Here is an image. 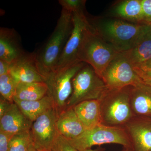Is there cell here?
Here are the masks:
<instances>
[{
  "mask_svg": "<svg viewBox=\"0 0 151 151\" xmlns=\"http://www.w3.org/2000/svg\"><path fill=\"white\" fill-rule=\"evenodd\" d=\"M11 65L2 60H0V76L9 73Z\"/></svg>",
  "mask_w": 151,
  "mask_h": 151,
  "instance_id": "30",
  "label": "cell"
},
{
  "mask_svg": "<svg viewBox=\"0 0 151 151\" xmlns=\"http://www.w3.org/2000/svg\"><path fill=\"white\" fill-rule=\"evenodd\" d=\"M137 45L124 52L134 67H140L151 59V26Z\"/></svg>",
  "mask_w": 151,
  "mask_h": 151,
  "instance_id": "19",
  "label": "cell"
},
{
  "mask_svg": "<svg viewBox=\"0 0 151 151\" xmlns=\"http://www.w3.org/2000/svg\"><path fill=\"white\" fill-rule=\"evenodd\" d=\"M108 89H120L143 83L124 52H120L102 74Z\"/></svg>",
  "mask_w": 151,
  "mask_h": 151,
  "instance_id": "8",
  "label": "cell"
},
{
  "mask_svg": "<svg viewBox=\"0 0 151 151\" xmlns=\"http://www.w3.org/2000/svg\"><path fill=\"white\" fill-rule=\"evenodd\" d=\"M20 110L32 122L44 113L54 108L51 97L47 95L40 100L34 101H22L14 99Z\"/></svg>",
  "mask_w": 151,
  "mask_h": 151,
  "instance_id": "20",
  "label": "cell"
},
{
  "mask_svg": "<svg viewBox=\"0 0 151 151\" xmlns=\"http://www.w3.org/2000/svg\"><path fill=\"white\" fill-rule=\"evenodd\" d=\"M48 87L45 82L20 83L17 84L14 99L22 101L40 100L47 94Z\"/></svg>",
  "mask_w": 151,
  "mask_h": 151,
  "instance_id": "21",
  "label": "cell"
},
{
  "mask_svg": "<svg viewBox=\"0 0 151 151\" xmlns=\"http://www.w3.org/2000/svg\"><path fill=\"white\" fill-rule=\"evenodd\" d=\"M104 16L144 24L142 0L117 1L111 6Z\"/></svg>",
  "mask_w": 151,
  "mask_h": 151,
  "instance_id": "14",
  "label": "cell"
},
{
  "mask_svg": "<svg viewBox=\"0 0 151 151\" xmlns=\"http://www.w3.org/2000/svg\"><path fill=\"white\" fill-rule=\"evenodd\" d=\"M149 25H151V24H150Z\"/></svg>",
  "mask_w": 151,
  "mask_h": 151,
  "instance_id": "34",
  "label": "cell"
},
{
  "mask_svg": "<svg viewBox=\"0 0 151 151\" xmlns=\"http://www.w3.org/2000/svg\"><path fill=\"white\" fill-rule=\"evenodd\" d=\"M86 63L78 62L55 70L45 79L47 95L53 101L58 116L66 108L73 91L72 79Z\"/></svg>",
  "mask_w": 151,
  "mask_h": 151,
  "instance_id": "6",
  "label": "cell"
},
{
  "mask_svg": "<svg viewBox=\"0 0 151 151\" xmlns=\"http://www.w3.org/2000/svg\"><path fill=\"white\" fill-rule=\"evenodd\" d=\"M56 126L58 134L68 140L77 137L85 131L73 107L66 108L60 113Z\"/></svg>",
  "mask_w": 151,
  "mask_h": 151,
  "instance_id": "17",
  "label": "cell"
},
{
  "mask_svg": "<svg viewBox=\"0 0 151 151\" xmlns=\"http://www.w3.org/2000/svg\"><path fill=\"white\" fill-rule=\"evenodd\" d=\"M28 151H37V150L35 148L34 146L33 145H32L30 147L29 150Z\"/></svg>",
  "mask_w": 151,
  "mask_h": 151,
  "instance_id": "33",
  "label": "cell"
},
{
  "mask_svg": "<svg viewBox=\"0 0 151 151\" xmlns=\"http://www.w3.org/2000/svg\"><path fill=\"white\" fill-rule=\"evenodd\" d=\"M68 141L78 151L107 144H119L124 147L131 148L129 138L124 128L108 127L102 124L85 130L80 136Z\"/></svg>",
  "mask_w": 151,
  "mask_h": 151,
  "instance_id": "7",
  "label": "cell"
},
{
  "mask_svg": "<svg viewBox=\"0 0 151 151\" xmlns=\"http://www.w3.org/2000/svg\"><path fill=\"white\" fill-rule=\"evenodd\" d=\"M83 151H95L92 150V149H88V150H85ZM121 151H132L131 148L130 147H124L123 148Z\"/></svg>",
  "mask_w": 151,
  "mask_h": 151,
  "instance_id": "32",
  "label": "cell"
},
{
  "mask_svg": "<svg viewBox=\"0 0 151 151\" xmlns=\"http://www.w3.org/2000/svg\"><path fill=\"white\" fill-rule=\"evenodd\" d=\"M130 94L134 117L151 120V86L142 83L131 86Z\"/></svg>",
  "mask_w": 151,
  "mask_h": 151,
  "instance_id": "15",
  "label": "cell"
},
{
  "mask_svg": "<svg viewBox=\"0 0 151 151\" xmlns=\"http://www.w3.org/2000/svg\"><path fill=\"white\" fill-rule=\"evenodd\" d=\"M143 24H151V0H142Z\"/></svg>",
  "mask_w": 151,
  "mask_h": 151,
  "instance_id": "27",
  "label": "cell"
},
{
  "mask_svg": "<svg viewBox=\"0 0 151 151\" xmlns=\"http://www.w3.org/2000/svg\"><path fill=\"white\" fill-rule=\"evenodd\" d=\"M17 85V83L9 73L0 76L1 97L11 103H14V96Z\"/></svg>",
  "mask_w": 151,
  "mask_h": 151,
  "instance_id": "23",
  "label": "cell"
},
{
  "mask_svg": "<svg viewBox=\"0 0 151 151\" xmlns=\"http://www.w3.org/2000/svg\"><path fill=\"white\" fill-rule=\"evenodd\" d=\"M32 123L14 103L8 111L0 118V130L16 134L30 130Z\"/></svg>",
  "mask_w": 151,
  "mask_h": 151,
  "instance_id": "16",
  "label": "cell"
},
{
  "mask_svg": "<svg viewBox=\"0 0 151 151\" xmlns=\"http://www.w3.org/2000/svg\"><path fill=\"white\" fill-rule=\"evenodd\" d=\"M86 18L93 31L119 52L128 51L136 46L150 27L149 24L134 23L105 16L87 14Z\"/></svg>",
  "mask_w": 151,
  "mask_h": 151,
  "instance_id": "1",
  "label": "cell"
},
{
  "mask_svg": "<svg viewBox=\"0 0 151 151\" xmlns=\"http://www.w3.org/2000/svg\"><path fill=\"white\" fill-rule=\"evenodd\" d=\"M9 73L17 84L45 82L38 70L35 52L27 53L21 59L12 64Z\"/></svg>",
  "mask_w": 151,
  "mask_h": 151,
  "instance_id": "13",
  "label": "cell"
},
{
  "mask_svg": "<svg viewBox=\"0 0 151 151\" xmlns=\"http://www.w3.org/2000/svg\"><path fill=\"white\" fill-rule=\"evenodd\" d=\"M73 108L85 130L102 124L100 100L83 101Z\"/></svg>",
  "mask_w": 151,
  "mask_h": 151,
  "instance_id": "18",
  "label": "cell"
},
{
  "mask_svg": "<svg viewBox=\"0 0 151 151\" xmlns=\"http://www.w3.org/2000/svg\"><path fill=\"white\" fill-rule=\"evenodd\" d=\"M119 52L94 31L89 25L78 52V60L92 66L102 78L104 70Z\"/></svg>",
  "mask_w": 151,
  "mask_h": 151,
  "instance_id": "4",
  "label": "cell"
},
{
  "mask_svg": "<svg viewBox=\"0 0 151 151\" xmlns=\"http://www.w3.org/2000/svg\"><path fill=\"white\" fill-rule=\"evenodd\" d=\"M73 28L72 14L62 9L56 27L46 42L35 52L36 63L45 79L54 72Z\"/></svg>",
  "mask_w": 151,
  "mask_h": 151,
  "instance_id": "2",
  "label": "cell"
},
{
  "mask_svg": "<svg viewBox=\"0 0 151 151\" xmlns=\"http://www.w3.org/2000/svg\"><path fill=\"white\" fill-rule=\"evenodd\" d=\"M72 88L66 108L74 107L84 101L100 100L108 89L103 78L86 63L73 77Z\"/></svg>",
  "mask_w": 151,
  "mask_h": 151,
  "instance_id": "5",
  "label": "cell"
},
{
  "mask_svg": "<svg viewBox=\"0 0 151 151\" xmlns=\"http://www.w3.org/2000/svg\"><path fill=\"white\" fill-rule=\"evenodd\" d=\"M51 151H78L71 145L67 139L58 134Z\"/></svg>",
  "mask_w": 151,
  "mask_h": 151,
  "instance_id": "25",
  "label": "cell"
},
{
  "mask_svg": "<svg viewBox=\"0 0 151 151\" xmlns=\"http://www.w3.org/2000/svg\"><path fill=\"white\" fill-rule=\"evenodd\" d=\"M132 151H151V120L134 117L124 127Z\"/></svg>",
  "mask_w": 151,
  "mask_h": 151,
  "instance_id": "11",
  "label": "cell"
},
{
  "mask_svg": "<svg viewBox=\"0 0 151 151\" xmlns=\"http://www.w3.org/2000/svg\"><path fill=\"white\" fill-rule=\"evenodd\" d=\"M135 71L144 84L151 86V68L134 67Z\"/></svg>",
  "mask_w": 151,
  "mask_h": 151,
  "instance_id": "26",
  "label": "cell"
},
{
  "mask_svg": "<svg viewBox=\"0 0 151 151\" xmlns=\"http://www.w3.org/2000/svg\"><path fill=\"white\" fill-rule=\"evenodd\" d=\"M33 144L30 130L14 135L8 151H28Z\"/></svg>",
  "mask_w": 151,
  "mask_h": 151,
  "instance_id": "22",
  "label": "cell"
},
{
  "mask_svg": "<svg viewBox=\"0 0 151 151\" xmlns=\"http://www.w3.org/2000/svg\"><path fill=\"white\" fill-rule=\"evenodd\" d=\"M58 3L62 9L71 13L78 14L86 15V3L85 0H59Z\"/></svg>",
  "mask_w": 151,
  "mask_h": 151,
  "instance_id": "24",
  "label": "cell"
},
{
  "mask_svg": "<svg viewBox=\"0 0 151 151\" xmlns=\"http://www.w3.org/2000/svg\"><path fill=\"white\" fill-rule=\"evenodd\" d=\"M142 68H151V59L149 60L148 61L146 62L145 63H144L140 67Z\"/></svg>",
  "mask_w": 151,
  "mask_h": 151,
  "instance_id": "31",
  "label": "cell"
},
{
  "mask_svg": "<svg viewBox=\"0 0 151 151\" xmlns=\"http://www.w3.org/2000/svg\"><path fill=\"white\" fill-rule=\"evenodd\" d=\"M17 33L14 29H0V60L13 64L26 55Z\"/></svg>",
  "mask_w": 151,
  "mask_h": 151,
  "instance_id": "12",
  "label": "cell"
},
{
  "mask_svg": "<svg viewBox=\"0 0 151 151\" xmlns=\"http://www.w3.org/2000/svg\"><path fill=\"white\" fill-rule=\"evenodd\" d=\"M108 89L100 100L102 124L124 128L134 117L130 99V88Z\"/></svg>",
  "mask_w": 151,
  "mask_h": 151,
  "instance_id": "3",
  "label": "cell"
},
{
  "mask_svg": "<svg viewBox=\"0 0 151 151\" xmlns=\"http://www.w3.org/2000/svg\"><path fill=\"white\" fill-rule=\"evenodd\" d=\"M86 15L72 14L73 29L58 60L55 70L80 62L78 60V52L86 30L89 26Z\"/></svg>",
  "mask_w": 151,
  "mask_h": 151,
  "instance_id": "10",
  "label": "cell"
},
{
  "mask_svg": "<svg viewBox=\"0 0 151 151\" xmlns=\"http://www.w3.org/2000/svg\"><path fill=\"white\" fill-rule=\"evenodd\" d=\"M58 115L54 108L44 113L32 123L30 132L33 145L37 151H51L58 135Z\"/></svg>",
  "mask_w": 151,
  "mask_h": 151,
  "instance_id": "9",
  "label": "cell"
},
{
  "mask_svg": "<svg viewBox=\"0 0 151 151\" xmlns=\"http://www.w3.org/2000/svg\"><path fill=\"white\" fill-rule=\"evenodd\" d=\"M14 103H11L2 97L0 98V118L2 117L9 110Z\"/></svg>",
  "mask_w": 151,
  "mask_h": 151,
  "instance_id": "29",
  "label": "cell"
},
{
  "mask_svg": "<svg viewBox=\"0 0 151 151\" xmlns=\"http://www.w3.org/2000/svg\"><path fill=\"white\" fill-rule=\"evenodd\" d=\"M14 135L0 130V151H8L10 143Z\"/></svg>",
  "mask_w": 151,
  "mask_h": 151,
  "instance_id": "28",
  "label": "cell"
}]
</instances>
